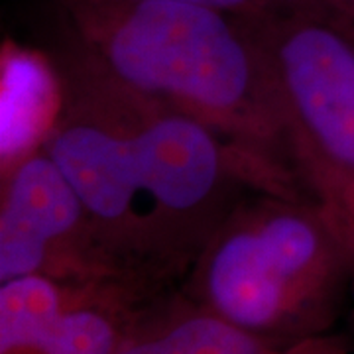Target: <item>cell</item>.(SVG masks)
<instances>
[{"mask_svg":"<svg viewBox=\"0 0 354 354\" xmlns=\"http://www.w3.org/2000/svg\"><path fill=\"white\" fill-rule=\"evenodd\" d=\"M55 2L67 38L116 83L195 118L304 189L248 18L183 2Z\"/></svg>","mask_w":354,"mask_h":354,"instance_id":"cell-2","label":"cell"},{"mask_svg":"<svg viewBox=\"0 0 354 354\" xmlns=\"http://www.w3.org/2000/svg\"><path fill=\"white\" fill-rule=\"evenodd\" d=\"M130 2H183L221 12L234 14L241 18H258L266 14L291 10V8H327L325 0H130Z\"/></svg>","mask_w":354,"mask_h":354,"instance_id":"cell-9","label":"cell"},{"mask_svg":"<svg viewBox=\"0 0 354 354\" xmlns=\"http://www.w3.org/2000/svg\"><path fill=\"white\" fill-rule=\"evenodd\" d=\"M20 276L164 295L124 276L73 185L44 148L0 174V281Z\"/></svg>","mask_w":354,"mask_h":354,"instance_id":"cell-5","label":"cell"},{"mask_svg":"<svg viewBox=\"0 0 354 354\" xmlns=\"http://www.w3.org/2000/svg\"><path fill=\"white\" fill-rule=\"evenodd\" d=\"M276 354H354V342L335 333H327V335L279 348Z\"/></svg>","mask_w":354,"mask_h":354,"instance_id":"cell-10","label":"cell"},{"mask_svg":"<svg viewBox=\"0 0 354 354\" xmlns=\"http://www.w3.org/2000/svg\"><path fill=\"white\" fill-rule=\"evenodd\" d=\"M307 195L354 234V30L327 8L248 18Z\"/></svg>","mask_w":354,"mask_h":354,"instance_id":"cell-4","label":"cell"},{"mask_svg":"<svg viewBox=\"0 0 354 354\" xmlns=\"http://www.w3.org/2000/svg\"><path fill=\"white\" fill-rule=\"evenodd\" d=\"M0 174L44 148L62 111L53 53L4 39L0 51Z\"/></svg>","mask_w":354,"mask_h":354,"instance_id":"cell-7","label":"cell"},{"mask_svg":"<svg viewBox=\"0 0 354 354\" xmlns=\"http://www.w3.org/2000/svg\"><path fill=\"white\" fill-rule=\"evenodd\" d=\"M62 111L44 144L132 283L177 290L246 193H305L187 114L122 87L67 38Z\"/></svg>","mask_w":354,"mask_h":354,"instance_id":"cell-1","label":"cell"},{"mask_svg":"<svg viewBox=\"0 0 354 354\" xmlns=\"http://www.w3.org/2000/svg\"><path fill=\"white\" fill-rule=\"evenodd\" d=\"M329 10L354 30V0H325Z\"/></svg>","mask_w":354,"mask_h":354,"instance_id":"cell-11","label":"cell"},{"mask_svg":"<svg viewBox=\"0 0 354 354\" xmlns=\"http://www.w3.org/2000/svg\"><path fill=\"white\" fill-rule=\"evenodd\" d=\"M158 297L48 276L0 281V354H114Z\"/></svg>","mask_w":354,"mask_h":354,"instance_id":"cell-6","label":"cell"},{"mask_svg":"<svg viewBox=\"0 0 354 354\" xmlns=\"http://www.w3.org/2000/svg\"><path fill=\"white\" fill-rule=\"evenodd\" d=\"M354 279V234L307 193H246L216 225L179 291L286 348L333 333Z\"/></svg>","mask_w":354,"mask_h":354,"instance_id":"cell-3","label":"cell"},{"mask_svg":"<svg viewBox=\"0 0 354 354\" xmlns=\"http://www.w3.org/2000/svg\"><path fill=\"white\" fill-rule=\"evenodd\" d=\"M278 351L193 304L177 288L148 305L114 354H276Z\"/></svg>","mask_w":354,"mask_h":354,"instance_id":"cell-8","label":"cell"}]
</instances>
